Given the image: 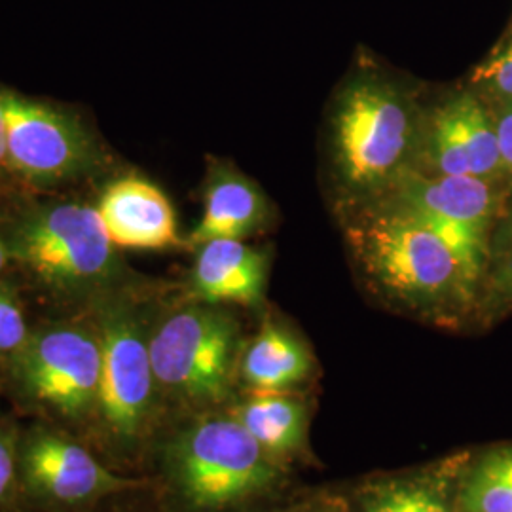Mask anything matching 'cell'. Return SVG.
Segmentation results:
<instances>
[{"instance_id":"cell-24","label":"cell","mask_w":512,"mask_h":512,"mask_svg":"<svg viewBox=\"0 0 512 512\" xmlns=\"http://www.w3.org/2000/svg\"><path fill=\"white\" fill-rule=\"evenodd\" d=\"M10 173L8 165V147H6V112H4V97L0 92V179Z\"/></svg>"},{"instance_id":"cell-17","label":"cell","mask_w":512,"mask_h":512,"mask_svg":"<svg viewBox=\"0 0 512 512\" xmlns=\"http://www.w3.org/2000/svg\"><path fill=\"white\" fill-rule=\"evenodd\" d=\"M459 501L463 512H512V448L480 459L467 476Z\"/></svg>"},{"instance_id":"cell-2","label":"cell","mask_w":512,"mask_h":512,"mask_svg":"<svg viewBox=\"0 0 512 512\" xmlns=\"http://www.w3.org/2000/svg\"><path fill=\"white\" fill-rule=\"evenodd\" d=\"M421 124L399 88L365 76L342 92L332 118V150L351 192L380 198L418 164Z\"/></svg>"},{"instance_id":"cell-11","label":"cell","mask_w":512,"mask_h":512,"mask_svg":"<svg viewBox=\"0 0 512 512\" xmlns=\"http://www.w3.org/2000/svg\"><path fill=\"white\" fill-rule=\"evenodd\" d=\"M19 467L37 494L57 503H84L126 486L73 440L48 431L31 435L19 452Z\"/></svg>"},{"instance_id":"cell-8","label":"cell","mask_w":512,"mask_h":512,"mask_svg":"<svg viewBox=\"0 0 512 512\" xmlns=\"http://www.w3.org/2000/svg\"><path fill=\"white\" fill-rule=\"evenodd\" d=\"M97 332L101 378L95 412L116 439H133L147 423L158 387L147 330L128 306L110 304L99 313Z\"/></svg>"},{"instance_id":"cell-3","label":"cell","mask_w":512,"mask_h":512,"mask_svg":"<svg viewBox=\"0 0 512 512\" xmlns=\"http://www.w3.org/2000/svg\"><path fill=\"white\" fill-rule=\"evenodd\" d=\"M4 238L10 256L57 291L101 289L120 268L118 247L110 241L97 207L88 203L37 205Z\"/></svg>"},{"instance_id":"cell-25","label":"cell","mask_w":512,"mask_h":512,"mask_svg":"<svg viewBox=\"0 0 512 512\" xmlns=\"http://www.w3.org/2000/svg\"><path fill=\"white\" fill-rule=\"evenodd\" d=\"M8 258H10V253H8V245H6V238L0 234V274L4 272V268H6V262H8Z\"/></svg>"},{"instance_id":"cell-21","label":"cell","mask_w":512,"mask_h":512,"mask_svg":"<svg viewBox=\"0 0 512 512\" xmlns=\"http://www.w3.org/2000/svg\"><path fill=\"white\" fill-rule=\"evenodd\" d=\"M19 467V454L12 437L0 429V501L8 495Z\"/></svg>"},{"instance_id":"cell-1","label":"cell","mask_w":512,"mask_h":512,"mask_svg":"<svg viewBox=\"0 0 512 512\" xmlns=\"http://www.w3.org/2000/svg\"><path fill=\"white\" fill-rule=\"evenodd\" d=\"M348 238L366 274L410 306L465 304L482 275L431 224L397 203L370 207L349 226Z\"/></svg>"},{"instance_id":"cell-20","label":"cell","mask_w":512,"mask_h":512,"mask_svg":"<svg viewBox=\"0 0 512 512\" xmlns=\"http://www.w3.org/2000/svg\"><path fill=\"white\" fill-rule=\"evenodd\" d=\"M473 80L499 97L511 99L512 103V33L507 42L476 69Z\"/></svg>"},{"instance_id":"cell-7","label":"cell","mask_w":512,"mask_h":512,"mask_svg":"<svg viewBox=\"0 0 512 512\" xmlns=\"http://www.w3.org/2000/svg\"><path fill=\"white\" fill-rule=\"evenodd\" d=\"M23 391L67 418L95 410L101 378V340L97 329L57 323L31 332L12 357Z\"/></svg>"},{"instance_id":"cell-5","label":"cell","mask_w":512,"mask_h":512,"mask_svg":"<svg viewBox=\"0 0 512 512\" xmlns=\"http://www.w3.org/2000/svg\"><path fill=\"white\" fill-rule=\"evenodd\" d=\"M171 469L188 503L224 509L272 486L275 469L266 450L238 418H211L183 433Z\"/></svg>"},{"instance_id":"cell-18","label":"cell","mask_w":512,"mask_h":512,"mask_svg":"<svg viewBox=\"0 0 512 512\" xmlns=\"http://www.w3.org/2000/svg\"><path fill=\"white\" fill-rule=\"evenodd\" d=\"M365 512H452V509L425 484L391 482L366 495Z\"/></svg>"},{"instance_id":"cell-15","label":"cell","mask_w":512,"mask_h":512,"mask_svg":"<svg viewBox=\"0 0 512 512\" xmlns=\"http://www.w3.org/2000/svg\"><path fill=\"white\" fill-rule=\"evenodd\" d=\"M241 370L258 393H281L310 376L311 355L291 332L268 325L245 351Z\"/></svg>"},{"instance_id":"cell-10","label":"cell","mask_w":512,"mask_h":512,"mask_svg":"<svg viewBox=\"0 0 512 512\" xmlns=\"http://www.w3.org/2000/svg\"><path fill=\"white\" fill-rule=\"evenodd\" d=\"M420 171L490 179L503 169L495 122L471 93L433 112L421 131Z\"/></svg>"},{"instance_id":"cell-23","label":"cell","mask_w":512,"mask_h":512,"mask_svg":"<svg viewBox=\"0 0 512 512\" xmlns=\"http://www.w3.org/2000/svg\"><path fill=\"white\" fill-rule=\"evenodd\" d=\"M495 129H497L503 169H507L509 173H512V103L511 107L505 110L499 116V120L495 122Z\"/></svg>"},{"instance_id":"cell-19","label":"cell","mask_w":512,"mask_h":512,"mask_svg":"<svg viewBox=\"0 0 512 512\" xmlns=\"http://www.w3.org/2000/svg\"><path fill=\"white\" fill-rule=\"evenodd\" d=\"M31 332L16 294L0 283V355H18Z\"/></svg>"},{"instance_id":"cell-4","label":"cell","mask_w":512,"mask_h":512,"mask_svg":"<svg viewBox=\"0 0 512 512\" xmlns=\"http://www.w3.org/2000/svg\"><path fill=\"white\" fill-rule=\"evenodd\" d=\"M148 346L158 387L186 401H219L234 376L239 325L215 304L188 306L164 317Z\"/></svg>"},{"instance_id":"cell-9","label":"cell","mask_w":512,"mask_h":512,"mask_svg":"<svg viewBox=\"0 0 512 512\" xmlns=\"http://www.w3.org/2000/svg\"><path fill=\"white\" fill-rule=\"evenodd\" d=\"M378 200L416 213L482 274L488 255L486 234L495 211V192L488 179L412 169Z\"/></svg>"},{"instance_id":"cell-13","label":"cell","mask_w":512,"mask_h":512,"mask_svg":"<svg viewBox=\"0 0 512 512\" xmlns=\"http://www.w3.org/2000/svg\"><path fill=\"white\" fill-rule=\"evenodd\" d=\"M266 255L241 239H215L198 247L192 283L207 304L255 306L266 289Z\"/></svg>"},{"instance_id":"cell-22","label":"cell","mask_w":512,"mask_h":512,"mask_svg":"<svg viewBox=\"0 0 512 512\" xmlns=\"http://www.w3.org/2000/svg\"><path fill=\"white\" fill-rule=\"evenodd\" d=\"M497 283L501 289L512 293V217L507 230L499 238L497 249Z\"/></svg>"},{"instance_id":"cell-12","label":"cell","mask_w":512,"mask_h":512,"mask_svg":"<svg viewBox=\"0 0 512 512\" xmlns=\"http://www.w3.org/2000/svg\"><path fill=\"white\" fill-rule=\"evenodd\" d=\"M95 207L118 249L156 251L179 243L173 205L156 184L143 177H124L109 184Z\"/></svg>"},{"instance_id":"cell-14","label":"cell","mask_w":512,"mask_h":512,"mask_svg":"<svg viewBox=\"0 0 512 512\" xmlns=\"http://www.w3.org/2000/svg\"><path fill=\"white\" fill-rule=\"evenodd\" d=\"M266 200L256 184L234 171L217 173L205 190L202 220L188 243L198 249L215 239L249 238L266 220Z\"/></svg>"},{"instance_id":"cell-6","label":"cell","mask_w":512,"mask_h":512,"mask_svg":"<svg viewBox=\"0 0 512 512\" xmlns=\"http://www.w3.org/2000/svg\"><path fill=\"white\" fill-rule=\"evenodd\" d=\"M10 173L31 186H57L88 177L103 152L88 128L52 105L2 92Z\"/></svg>"},{"instance_id":"cell-16","label":"cell","mask_w":512,"mask_h":512,"mask_svg":"<svg viewBox=\"0 0 512 512\" xmlns=\"http://www.w3.org/2000/svg\"><path fill=\"white\" fill-rule=\"evenodd\" d=\"M236 418L266 452H291L304 437V406L281 393H258Z\"/></svg>"}]
</instances>
